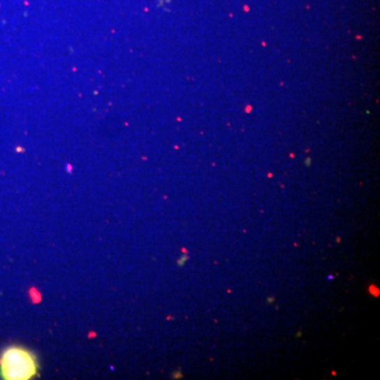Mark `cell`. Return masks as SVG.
Instances as JSON below:
<instances>
[{"instance_id":"cell-1","label":"cell","mask_w":380,"mask_h":380,"mask_svg":"<svg viewBox=\"0 0 380 380\" xmlns=\"http://www.w3.org/2000/svg\"><path fill=\"white\" fill-rule=\"evenodd\" d=\"M37 360L26 349L11 347L0 357V375L3 379L26 380L37 374Z\"/></svg>"}]
</instances>
